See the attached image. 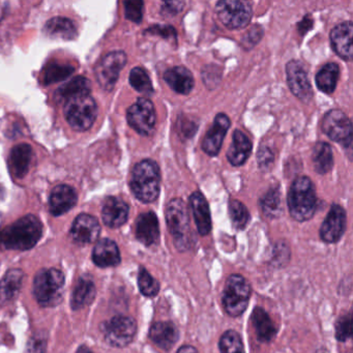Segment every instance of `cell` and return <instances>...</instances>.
I'll return each mask as SVG.
<instances>
[{"label": "cell", "instance_id": "48", "mask_svg": "<svg viewBox=\"0 0 353 353\" xmlns=\"http://www.w3.org/2000/svg\"><path fill=\"white\" fill-rule=\"evenodd\" d=\"M176 353H198V350L191 345H183L177 350Z\"/></svg>", "mask_w": 353, "mask_h": 353}, {"label": "cell", "instance_id": "45", "mask_svg": "<svg viewBox=\"0 0 353 353\" xmlns=\"http://www.w3.org/2000/svg\"><path fill=\"white\" fill-rule=\"evenodd\" d=\"M274 161V154L270 148H260L258 152V162L261 167H268L272 164Z\"/></svg>", "mask_w": 353, "mask_h": 353}, {"label": "cell", "instance_id": "27", "mask_svg": "<svg viewBox=\"0 0 353 353\" xmlns=\"http://www.w3.org/2000/svg\"><path fill=\"white\" fill-rule=\"evenodd\" d=\"M32 160V148L28 144H19L10 154V167L17 179H23L30 170Z\"/></svg>", "mask_w": 353, "mask_h": 353}, {"label": "cell", "instance_id": "12", "mask_svg": "<svg viewBox=\"0 0 353 353\" xmlns=\"http://www.w3.org/2000/svg\"><path fill=\"white\" fill-rule=\"evenodd\" d=\"M137 332V324L128 316H115L107 322L104 327L105 339L114 347H125L134 340Z\"/></svg>", "mask_w": 353, "mask_h": 353}, {"label": "cell", "instance_id": "2", "mask_svg": "<svg viewBox=\"0 0 353 353\" xmlns=\"http://www.w3.org/2000/svg\"><path fill=\"white\" fill-rule=\"evenodd\" d=\"M287 203L289 212L295 221H309L317 208V197L313 181L307 176L296 177L289 191Z\"/></svg>", "mask_w": 353, "mask_h": 353}, {"label": "cell", "instance_id": "16", "mask_svg": "<svg viewBox=\"0 0 353 353\" xmlns=\"http://www.w3.org/2000/svg\"><path fill=\"white\" fill-rule=\"evenodd\" d=\"M100 223L94 216L90 214H80L75 221L71 229V235L74 241L85 245L92 243L98 239L100 235Z\"/></svg>", "mask_w": 353, "mask_h": 353}, {"label": "cell", "instance_id": "44", "mask_svg": "<svg viewBox=\"0 0 353 353\" xmlns=\"http://www.w3.org/2000/svg\"><path fill=\"white\" fill-rule=\"evenodd\" d=\"M185 3L183 1H166L162 6V14L164 15L175 16L183 11Z\"/></svg>", "mask_w": 353, "mask_h": 353}, {"label": "cell", "instance_id": "15", "mask_svg": "<svg viewBox=\"0 0 353 353\" xmlns=\"http://www.w3.org/2000/svg\"><path fill=\"white\" fill-rule=\"evenodd\" d=\"M230 128V119L224 113H220L214 119V125L204 137L202 150L210 157L216 156L222 148L227 131Z\"/></svg>", "mask_w": 353, "mask_h": 353}, {"label": "cell", "instance_id": "38", "mask_svg": "<svg viewBox=\"0 0 353 353\" xmlns=\"http://www.w3.org/2000/svg\"><path fill=\"white\" fill-rule=\"evenodd\" d=\"M261 208L268 218H276L282 212L281 194L278 189H272L261 199Z\"/></svg>", "mask_w": 353, "mask_h": 353}, {"label": "cell", "instance_id": "41", "mask_svg": "<svg viewBox=\"0 0 353 353\" xmlns=\"http://www.w3.org/2000/svg\"><path fill=\"white\" fill-rule=\"evenodd\" d=\"M125 14L127 19L140 23L143 16V3L136 0V1H125Z\"/></svg>", "mask_w": 353, "mask_h": 353}, {"label": "cell", "instance_id": "42", "mask_svg": "<svg viewBox=\"0 0 353 353\" xmlns=\"http://www.w3.org/2000/svg\"><path fill=\"white\" fill-rule=\"evenodd\" d=\"M263 36V30L259 26H254L247 36L243 38V44L245 45V48L250 49L255 46Z\"/></svg>", "mask_w": 353, "mask_h": 353}, {"label": "cell", "instance_id": "37", "mask_svg": "<svg viewBox=\"0 0 353 353\" xmlns=\"http://www.w3.org/2000/svg\"><path fill=\"white\" fill-rule=\"evenodd\" d=\"M75 69L71 65H59V63H51L44 70L43 80L45 84L57 83L63 81L74 73Z\"/></svg>", "mask_w": 353, "mask_h": 353}, {"label": "cell", "instance_id": "13", "mask_svg": "<svg viewBox=\"0 0 353 353\" xmlns=\"http://www.w3.org/2000/svg\"><path fill=\"white\" fill-rule=\"evenodd\" d=\"M287 83L292 94L299 100L309 103L313 90L307 78V70L301 61H290L286 65Z\"/></svg>", "mask_w": 353, "mask_h": 353}, {"label": "cell", "instance_id": "30", "mask_svg": "<svg viewBox=\"0 0 353 353\" xmlns=\"http://www.w3.org/2000/svg\"><path fill=\"white\" fill-rule=\"evenodd\" d=\"M96 297V287L94 282L88 278H81L76 284L72 295V307L80 310L90 305Z\"/></svg>", "mask_w": 353, "mask_h": 353}, {"label": "cell", "instance_id": "11", "mask_svg": "<svg viewBox=\"0 0 353 353\" xmlns=\"http://www.w3.org/2000/svg\"><path fill=\"white\" fill-rule=\"evenodd\" d=\"M127 63V55L123 51H114L103 57L98 63L96 70V77L103 90L110 92L119 79V73Z\"/></svg>", "mask_w": 353, "mask_h": 353}, {"label": "cell", "instance_id": "34", "mask_svg": "<svg viewBox=\"0 0 353 353\" xmlns=\"http://www.w3.org/2000/svg\"><path fill=\"white\" fill-rule=\"evenodd\" d=\"M221 353H245L243 339L233 330H226L219 342Z\"/></svg>", "mask_w": 353, "mask_h": 353}, {"label": "cell", "instance_id": "14", "mask_svg": "<svg viewBox=\"0 0 353 353\" xmlns=\"http://www.w3.org/2000/svg\"><path fill=\"white\" fill-rule=\"evenodd\" d=\"M346 229V212L342 206L334 204L330 208L325 220L322 223L319 234L326 243H334L340 241Z\"/></svg>", "mask_w": 353, "mask_h": 353}, {"label": "cell", "instance_id": "9", "mask_svg": "<svg viewBox=\"0 0 353 353\" xmlns=\"http://www.w3.org/2000/svg\"><path fill=\"white\" fill-rule=\"evenodd\" d=\"M322 131L332 141L338 142L343 148L350 150L352 146V123L343 111H328L322 121Z\"/></svg>", "mask_w": 353, "mask_h": 353}, {"label": "cell", "instance_id": "1", "mask_svg": "<svg viewBox=\"0 0 353 353\" xmlns=\"http://www.w3.org/2000/svg\"><path fill=\"white\" fill-rule=\"evenodd\" d=\"M43 226L32 214L23 216L0 231V245L8 250L32 249L42 236Z\"/></svg>", "mask_w": 353, "mask_h": 353}, {"label": "cell", "instance_id": "22", "mask_svg": "<svg viewBox=\"0 0 353 353\" xmlns=\"http://www.w3.org/2000/svg\"><path fill=\"white\" fill-rule=\"evenodd\" d=\"M103 221L110 228L123 226L129 218V206L123 200L109 197L105 201L102 210Z\"/></svg>", "mask_w": 353, "mask_h": 353}, {"label": "cell", "instance_id": "29", "mask_svg": "<svg viewBox=\"0 0 353 353\" xmlns=\"http://www.w3.org/2000/svg\"><path fill=\"white\" fill-rule=\"evenodd\" d=\"M45 34L53 39L74 40L77 37V30L73 21L63 17H55L47 22L44 28Z\"/></svg>", "mask_w": 353, "mask_h": 353}, {"label": "cell", "instance_id": "20", "mask_svg": "<svg viewBox=\"0 0 353 353\" xmlns=\"http://www.w3.org/2000/svg\"><path fill=\"white\" fill-rule=\"evenodd\" d=\"M77 203V193L74 188L67 185H57L53 189L49 200L53 216H61L69 212Z\"/></svg>", "mask_w": 353, "mask_h": 353}, {"label": "cell", "instance_id": "49", "mask_svg": "<svg viewBox=\"0 0 353 353\" xmlns=\"http://www.w3.org/2000/svg\"><path fill=\"white\" fill-rule=\"evenodd\" d=\"M76 353H94L92 350H90V348H88L86 346H82L80 347L79 349H78L77 352Z\"/></svg>", "mask_w": 353, "mask_h": 353}, {"label": "cell", "instance_id": "23", "mask_svg": "<svg viewBox=\"0 0 353 353\" xmlns=\"http://www.w3.org/2000/svg\"><path fill=\"white\" fill-rule=\"evenodd\" d=\"M94 263L100 268H110L121 263L119 247L111 239H104L98 241L92 253Z\"/></svg>", "mask_w": 353, "mask_h": 353}, {"label": "cell", "instance_id": "43", "mask_svg": "<svg viewBox=\"0 0 353 353\" xmlns=\"http://www.w3.org/2000/svg\"><path fill=\"white\" fill-rule=\"evenodd\" d=\"M146 32H150L152 34H159L165 39L176 38V32L172 26H154L146 30Z\"/></svg>", "mask_w": 353, "mask_h": 353}, {"label": "cell", "instance_id": "46", "mask_svg": "<svg viewBox=\"0 0 353 353\" xmlns=\"http://www.w3.org/2000/svg\"><path fill=\"white\" fill-rule=\"evenodd\" d=\"M46 342L43 339L34 338L28 344V353H45Z\"/></svg>", "mask_w": 353, "mask_h": 353}, {"label": "cell", "instance_id": "31", "mask_svg": "<svg viewBox=\"0 0 353 353\" xmlns=\"http://www.w3.org/2000/svg\"><path fill=\"white\" fill-rule=\"evenodd\" d=\"M312 161L318 174L324 175L330 172L334 166L332 146L325 142H318L314 148Z\"/></svg>", "mask_w": 353, "mask_h": 353}, {"label": "cell", "instance_id": "40", "mask_svg": "<svg viewBox=\"0 0 353 353\" xmlns=\"http://www.w3.org/2000/svg\"><path fill=\"white\" fill-rule=\"evenodd\" d=\"M351 324H352V319H351V314L341 316L336 322V338L340 342H346L351 336Z\"/></svg>", "mask_w": 353, "mask_h": 353}, {"label": "cell", "instance_id": "4", "mask_svg": "<svg viewBox=\"0 0 353 353\" xmlns=\"http://www.w3.org/2000/svg\"><path fill=\"white\" fill-rule=\"evenodd\" d=\"M65 276L57 268H44L37 274L34 294L43 307H54L63 299Z\"/></svg>", "mask_w": 353, "mask_h": 353}, {"label": "cell", "instance_id": "18", "mask_svg": "<svg viewBox=\"0 0 353 353\" xmlns=\"http://www.w3.org/2000/svg\"><path fill=\"white\" fill-rule=\"evenodd\" d=\"M352 34L353 26L350 21L339 24L330 32L332 48L344 61L352 59Z\"/></svg>", "mask_w": 353, "mask_h": 353}, {"label": "cell", "instance_id": "39", "mask_svg": "<svg viewBox=\"0 0 353 353\" xmlns=\"http://www.w3.org/2000/svg\"><path fill=\"white\" fill-rule=\"evenodd\" d=\"M138 286H139L140 292L144 296H156L160 291L159 281L154 279L144 268H140L139 274H138Z\"/></svg>", "mask_w": 353, "mask_h": 353}, {"label": "cell", "instance_id": "35", "mask_svg": "<svg viewBox=\"0 0 353 353\" xmlns=\"http://www.w3.org/2000/svg\"><path fill=\"white\" fill-rule=\"evenodd\" d=\"M130 83L134 90H137L140 94L152 96L154 90L152 86V80L142 68H134L130 73Z\"/></svg>", "mask_w": 353, "mask_h": 353}, {"label": "cell", "instance_id": "17", "mask_svg": "<svg viewBox=\"0 0 353 353\" xmlns=\"http://www.w3.org/2000/svg\"><path fill=\"white\" fill-rule=\"evenodd\" d=\"M136 237L146 247L156 245L160 239V225L154 212L140 214L136 221Z\"/></svg>", "mask_w": 353, "mask_h": 353}, {"label": "cell", "instance_id": "36", "mask_svg": "<svg viewBox=\"0 0 353 353\" xmlns=\"http://www.w3.org/2000/svg\"><path fill=\"white\" fill-rule=\"evenodd\" d=\"M229 216L233 226L237 230H243L250 222V212L248 208L237 200L229 202Z\"/></svg>", "mask_w": 353, "mask_h": 353}, {"label": "cell", "instance_id": "33", "mask_svg": "<svg viewBox=\"0 0 353 353\" xmlns=\"http://www.w3.org/2000/svg\"><path fill=\"white\" fill-rule=\"evenodd\" d=\"M339 74L340 69L336 63H330L324 65L316 75L317 88L324 94H332L336 88Z\"/></svg>", "mask_w": 353, "mask_h": 353}, {"label": "cell", "instance_id": "50", "mask_svg": "<svg viewBox=\"0 0 353 353\" xmlns=\"http://www.w3.org/2000/svg\"><path fill=\"white\" fill-rule=\"evenodd\" d=\"M3 189L1 188V185H0V199L3 198Z\"/></svg>", "mask_w": 353, "mask_h": 353}, {"label": "cell", "instance_id": "24", "mask_svg": "<svg viewBox=\"0 0 353 353\" xmlns=\"http://www.w3.org/2000/svg\"><path fill=\"white\" fill-rule=\"evenodd\" d=\"M164 80L173 92L179 94H190L195 83L191 72L185 67H174L167 70L164 74Z\"/></svg>", "mask_w": 353, "mask_h": 353}, {"label": "cell", "instance_id": "25", "mask_svg": "<svg viewBox=\"0 0 353 353\" xmlns=\"http://www.w3.org/2000/svg\"><path fill=\"white\" fill-rule=\"evenodd\" d=\"M252 148L251 140L243 132L236 130L233 133L232 144L227 152V159L233 166H241L249 159Z\"/></svg>", "mask_w": 353, "mask_h": 353}, {"label": "cell", "instance_id": "47", "mask_svg": "<svg viewBox=\"0 0 353 353\" xmlns=\"http://www.w3.org/2000/svg\"><path fill=\"white\" fill-rule=\"evenodd\" d=\"M312 26H313V20L309 17H305V19L299 24V30H301V34L307 32Z\"/></svg>", "mask_w": 353, "mask_h": 353}, {"label": "cell", "instance_id": "3", "mask_svg": "<svg viewBox=\"0 0 353 353\" xmlns=\"http://www.w3.org/2000/svg\"><path fill=\"white\" fill-rule=\"evenodd\" d=\"M132 191L143 203H152L160 195L161 174L158 164L152 160L138 163L132 171Z\"/></svg>", "mask_w": 353, "mask_h": 353}, {"label": "cell", "instance_id": "6", "mask_svg": "<svg viewBox=\"0 0 353 353\" xmlns=\"http://www.w3.org/2000/svg\"><path fill=\"white\" fill-rule=\"evenodd\" d=\"M65 115L69 125L76 131H88L98 117L96 101L90 94L69 99L65 103Z\"/></svg>", "mask_w": 353, "mask_h": 353}, {"label": "cell", "instance_id": "28", "mask_svg": "<svg viewBox=\"0 0 353 353\" xmlns=\"http://www.w3.org/2000/svg\"><path fill=\"white\" fill-rule=\"evenodd\" d=\"M24 272L21 270H12L0 281V305L11 303L21 289Z\"/></svg>", "mask_w": 353, "mask_h": 353}, {"label": "cell", "instance_id": "8", "mask_svg": "<svg viewBox=\"0 0 353 353\" xmlns=\"http://www.w3.org/2000/svg\"><path fill=\"white\" fill-rule=\"evenodd\" d=\"M220 21L229 30L245 28L252 19V7L249 3L239 0H223L216 6Z\"/></svg>", "mask_w": 353, "mask_h": 353}, {"label": "cell", "instance_id": "7", "mask_svg": "<svg viewBox=\"0 0 353 353\" xmlns=\"http://www.w3.org/2000/svg\"><path fill=\"white\" fill-rule=\"evenodd\" d=\"M251 286L241 274H231L227 279L223 292V305L231 317L241 316L249 305Z\"/></svg>", "mask_w": 353, "mask_h": 353}, {"label": "cell", "instance_id": "32", "mask_svg": "<svg viewBox=\"0 0 353 353\" xmlns=\"http://www.w3.org/2000/svg\"><path fill=\"white\" fill-rule=\"evenodd\" d=\"M90 90H92V84H90V80L79 76L59 88L57 90V96L59 100L68 101L69 99L75 98V97L90 94Z\"/></svg>", "mask_w": 353, "mask_h": 353}, {"label": "cell", "instance_id": "21", "mask_svg": "<svg viewBox=\"0 0 353 353\" xmlns=\"http://www.w3.org/2000/svg\"><path fill=\"white\" fill-rule=\"evenodd\" d=\"M190 203L193 210L198 232L202 236L210 234L212 227V216H210V205L203 194L198 191L194 192L190 197Z\"/></svg>", "mask_w": 353, "mask_h": 353}, {"label": "cell", "instance_id": "19", "mask_svg": "<svg viewBox=\"0 0 353 353\" xmlns=\"http://www.w3.org/2000/svg\"><path fill=\"white\" fill-rule=\"evenodd\" d=\"M150 338L157 346L163 350L169 351L179 341V332L173 322H154L150 326Z\"/></svg>", "mask_w": 353, "mask_h": 353}, {"label": "cell", "instance_id": "26", "mask_svg": "<svg viewBox=\"0 0 353 353\" xmlns=\"http://www.w3.org/2000/svg\"><path fill=\"white\" fill-rule=\"evenodd\" d=\"M252 323L255 328L258 340L262 343H270L278 334V328L274 325L268 312L262 307H257L251 315Z\"/></svg>", "mask_w": 353, "mask_h": 353}, {"label": "cell", "instance_id": "10", "mask_svg": "<svg viewBox=\"0 0 353 353\" xmlns=\"http://www.w3.org/2000/svg\"><path fill=\"white\" fill-rule=\"evenodd\" d=\"M128 123L140 135L148 136L156 128L157 117L154 104L148 99H138L128 110Z\"/></svg>", "mask_w": 353, "mask_h": 353}, {"label": "cell", "instance_id": "5", "mask_svg": "<svg viewBox=\"0 0 353 353\" xmlns=\"http://www.w3.org/2000/svg\"><path fill=\"white\" fill-rule=\"evenodd\" d=\"M166 222L172 235L175 247L181 252L187 251L192 245L191 230L188 208L179 198L169 201L166 206Z\"/></svg>", "mask_w": 353, "mask_h": 353}]
</instances>
